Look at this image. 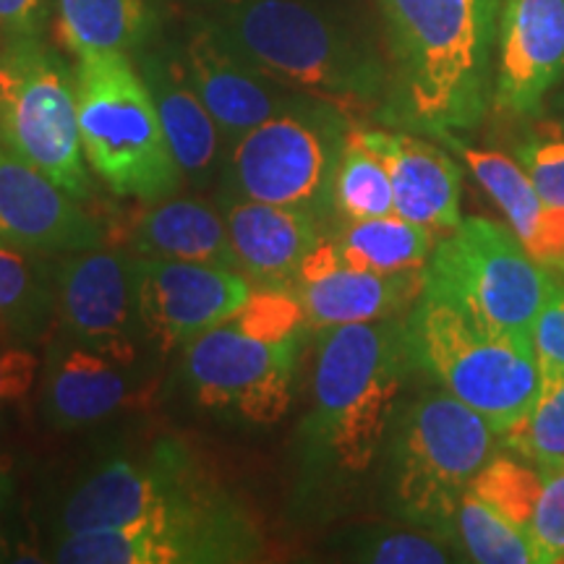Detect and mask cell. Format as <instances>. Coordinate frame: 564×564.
Returning a JSON list of instances; mask_svg holds the SVG:
<instances>
[{
    "instance_id": "7a4b0ae2",
    "label": "cell",
    "mask_w": 564,
    "mask_h": 564,
    "mask_svg": "<svg viewBox=\"0 0 564 564\" xmlns=\"http://www.w3.org/2000/svg\"><path fill=\"white\" fill-rule=\"evenodd\" d=\"M392 74L387 112L440 137L468 131L489 108L499 0H379Z\"/></svg>"
},
{
    "instance_id": "52a82bcc",
    "label": "cell",
    "mask_w": 564,
    "mask_h": 564,
    "mask_svg": "<svg viewBox=\"0 0 564 564\" xmlns=\"http://www.w3.org/2000/svg\"><path fill=\"white\" fill-rule=\"evenodd\" d=\"M350 131V116L303 95L230 144L223 178L228 196L324 217L333 212V183Z\"/></svg>"
},
{
    "instance_id": "4fadbf2b",
    "label": "cell",
    "mask_w": 564,
    "mask_h": 564,
    "mask_svg": "<svg viewBox=\"0 0 564 564\" xmlns=\"http://www.w3.org/2000/svg\"><path fill=\"white\" fill-rule=\"evenodd\" d=\"M53 327L68 340L139 361L147 333L133 253L100 246L53 257Z\"/></svg>"
},
{
    "instance_id": "d6986e66",
    "label": "cell",
    "mask_w": 564,
    "mask_h": 564,
    "mask_svg": "<svg viewBox=\"0 0 564 564\" xmlns=\"http://www.w3.org/2000/svg\"><path fill=\"white\" fill-rule=\"evenodd\" d=\"M183 63L228 144L303 97L251 66L207 19L188 37Z\"/></svg>"
},
{
    "instance_id": "74e56055",
    "label": "cell",
    "mask_w": 564,
    "mask_h": 564,
    "mask_svg": "<svg viewBox=\"0 0 564 564\" xmlns=\"http://www.w3.org/2000/svg\"><path fill=\"white\" fill-rule=\"evenodd\" d=\"M13 494V474H11V460L0 455V507H6L9 497Z\"/></svg>"
},
{
    "instance_id": "1f68e13d",
    "label": "cell",
    "mask_w": 564,
    "mask_h": 564,
    "mask_svg": "<svg viewBox=\"0 0 564 564\" xmlns=\"http://www.w3.org/2000/svg\"><path fill=\"white\" fill-rule=\"evenodd\" d=\"M541 489H544V468L507 449L494 455L470 484V491L523 533L531 528Z\"/></svg>"
},
{
    "instance_id": "2e32d148",
    "label": "cell",
    "mask_w": 564,
    "mask_h": 564,
    "mask_svg": "<svg viewBox=\"0 0 564 564\" xmlns=\"http://www.w3.org/2000/svg\"><path fill=\"white\" fill-rule=\"evenodd\" d=\"M0 243L40 257H58L100 249L105 232L82 209L79 199L0 147Z\"/></svg>"
},
{
    "instance_id": "d4e9b609",
    "label": "cell",
    "mask_w": 564,
    "mask_h": 564,
    "mask_svg": "<svg viewBox=\"0 0 564 564\" xmlns=\"http://www.w3.org/2000/svg\"><path fill=\"white\" fill-rule=\"evenodd\" d=\"M55 30L68 53H133L154 32L150 0H53Z\"/></svg>"
},
{
    "instance_id": "7402d4cb",
    "label": "cell",
    "mask_w": 564,
    "mask_h": 564,
    "mask_svg": "<svg viewBox=\"0 0 564 564\" xmlns=\"http://www.w3.org/2000/svg\"><path fill=\"white\" fill-rule=\"evenodd\" d=\"M436 139L463 160V165L468 167L486 196L497 204L510 230L535 262L564 278V209L552 207L535 192L520 162L510 154L465 144L453 131L440 133Z\"/></svg>"
},
{
    "instance_id": "ba28073f",
    "label": "cell",
    "mask_w": 564,
    "mask_h": 564,
    "mask_svg": "<svg viewBox=\"0 0 564 564\" xmlns=\"http://www.w3.org/2000/svg\"><path fill=\"white\" fill-rule=\"evenodd\" d=\"M0 147L45 173L74 199L89 196L76 74L42 37L0 42Z\"/></svg>"
},
{
    "instance_id": "8992f818",
    "label": "cell",
    "mask_w": 564,
    "mask_h": 564,
    "mask_svg": "<svg viewBox=\"0 0 564 564\" xmlns=\"http://www.w3.org/2000/svg\"><path fill=\"white\" fill-rule=\"evenodd\" d=\"M405 333L413 369L484 415L499 440L531 408L541 384L531 340L486 327L426 288L405 314Z\"/></svg>"
},
{
    "instance_id": "f1b7e54d",
    "label": "cell",
    "mask_w": 564,
    "mask_h": 564,
    "mask_svg": "<svg viewBox=\"0 0 564 564\" xmlns=\"http://www.w3.org/2000/svg\"><path fill=\"white\" fill-rule=\"evenodd\" d=\"M333 209L345 220L382 217L394 212V192L384 162L358 133L348 131L333 183Z\"/></svg>"
},
{
    "instance_id": "836d02e7",
    "label": "cell",
    "mask_w": 564,
    "mask_h": 564,
    "mask_svg": "<svg viewBox=\"0 0 564 564\" xmlns=\"http://www.w3.org/2000/svg\"><path fill=\"white\" fill-rule=\"evenodd\" d=\"M541 468H544V489L525 535L535 549L539 564H556L564 562V463L541 465Z\"/></svg>"
},
{
    "instance_id": "7c38bea8",
    "label": "cell",
    "mask_w": 564,
    "mask_h": 564,
    "mask_svg": "<svg viewBox=\"0 0 564 564\" xmlns=\"http://www.w3.org/2000/svg\"><path fill=\"white\" fill-rule=\"evenodd\" d=\"M223 489L186 444L160 440L147 455L116 457L76 486L63 505L55 535L144 523Z\"/></svg>"
},
{
    "instance_id": "5b68a950",
    "label": "cell",
    "mask_w": 564,
    "mask_h": 564,
    "mask_svg": "<svg viewBox=\"0 0 564 564\" xmlns=\"http://www.w3.org/2000/svg\"><path fill=\"white\" fill-rule=\"evenodd\" d=\"M76 105L89 171L116 196L160 202L178 192L175 162L158 105L129 53L76 58Z\"/></svg>"
},
{
    "instance_id": "ac0fdd59",
    "label": "cell",
    "mask_w": 564,
    "mask_h": 564,
    "mask_svg": "<svg viewBox=\"0 0 564 564\" xmlns=\"http://www.w3.org/2000/svg\"><path fill=\"white\" fill-rule=\"evenodd\" d=\"M137 369L139 361L55 333L42 361V419L55 432L95 426L129 403Z\"/></svg>"
},
{
    "instance_id": "9c48e42d",
    "label": "cell",
    "mask_w": 564,
    "mask_h": 564,
    "mask_svg": "<svg viewBox=\"0 0 564 564\" xmlns=\"http://www.w3.org/2000/svg\"><path fill=\"white\" fill-rule=\"evenodd\" d=\"M554 270L535 262L518 236L486 217H465L436 241L423 288L457 303L486 327L531 340L533 322L554 285Z\"/></svg>"
},
{
    "instance_id": "3957f363",
    "label": "cell",
    "mask_w": 564,
    "mask_h": 564,
    "mask_svg": "<svg viewBox=\"0 0 564 564\" xmlns=\"http://www.w3.org/2000/svg\"><path fill=\"white\" fill-rule=\"evenodd\" d=\"M209 24L251 66L352 118L387 95L379 55L316 0H212Z\"/></svg>"
},
{
    "instance_id": "30bf717a",
    "label": "cell",
    "mask_w": 564,
    "mask_h": 564,
    "mask_svg": "<svg viewBox=\"0 0 564 564\" xmlns=\"http://www.w3.org/2000/svg\"><path fill=\"white\" fill-rule=\"evenodd\" d=\"M262 531L238 497L183 505L112 531L55 535L51 562L58 564H243L262 560Z\"/></svg>"
},
{
    "instance_id": "cb8c5ba5",
    "label": "cell",
    "mask_w": 564,
    "mask_h": 564,
    "mask_svg": "<svg viewBox=\"0 0 564 564\" xmlns=\"http://www.w3.org/2000/svg\"><path fill=\"white\" fill-rule=\"evenodd\" d=\"M129 251L137 257L183 259L238 270L225 215L199 199L167 196L150 202L131 225Z\"/></svg>"
},
{
    "instance_id": "f35d334b",
    "label": "cell",
    "mask_w": 564,
    "mask_h": 564,
    "mask_svg": "<svg viewBox=\"0 0 564 564\" xmlns=\"http://www.w3.org/2000/svg\"><path fill=\"white\" fill-rule=\"evenodd\" d=\"M0 512H3V507H0ZM9 560H11V546H9V539H6L3 523H0V562H9Z\"/></svg>"
},
{
    "instance_id": "8d00e7d4",
    "label": "cell",
    "mask_w": 564,
    "mask_h": 564,
    "mask_svg": "<svg viewBox=\"0 0 564 564\" xmlns=\"http://www.w3.org/2000/svg\"><path fill=\"white\" fill-rule=\"evenodd\" d=\"M53 0H0V42L42 37Z\"/></svg>"
},
{
    "instance_id": "f546056e",
    "label": "cell",
    "mask_w": 564,
    "mask_h": 564,
    "mask_svg": "<svg viewBox=\"0 0 564 564\" xmlns=\"http://www.w3.org/2000/svg\"><path fill=\"white\" fill-rule=\"evenodd\" d=\"M345 556L369 564H447L465 562L444 535L419 525H361L345 531Z\"/></svg>"
},
{
    "instance_id": "e575fe53",
    "label": "cell",
    "mask_w": 564,
    "mask_h": 564,
    "mask_svg": "<svg viewBox=\"0 0 564 564\" xmlns=\"http://www.w3.org/2000/svg\"><path fill=\"white\" fill-rule=\"evenodd\" d=\"M40 366L30 343L0 340V419L32 392Z\"/></svg>"
},
{
    "instance_id": "ffe728a7",
    "label": "cell",
    "mask_w": 564,
    "mask_h": 564,
    "mask_svg": "<svg viewBox=\"0 0 564 564\" xmlns=\"http://www.w3.org/2000/svg\"><path fill=\"white\" fill-rule=\"evenodd\" d=\"M390 173L394 215L447 236L463 223V173L449 152L408 131L352 126Z\"/></svg>"
},
{
    "instance_id": "484cf974",
    "label": "cell",
    "mask_w": 564,
    "mask_h": 564,
    "mask_svg": "<svg viewBox=\"0 0 564 564\" xmlns=\"http://www.w3.org/2000/svg\"><path fill=\"white\" fill-rule=\"evenodd\" d=\"M333 241L348 264L398 274L426 267L436 246V232L392 212V215L364 217V220L340 217Z\"/></svg>"
},
{
    "instance_id": "d6a6232c",
    "label": "cell",
    "mask_w": 564,
    "mask_h": 564,
    "mask_svg": "<svg viewBox=\"0 0 564 564\" xmlns=\"http://www.w3.org/2000/svg\"><path fill=\"white\" fill-rule=\"evenodd\" d=\"M514 160L552 207L564 209V129L560 123H535L514 144Z\"/></svg>"
},
{
    "instance_id": "8fae6325",
    "label": "cell",
    "mask_w": 564,
    "mask_h": 564,
    "mask_svg": "<svg viewBox=\"0 0 564 564\" xmlns=\"http://www.w3.org/2000/svg\"><path fill=\"white\" fill-rule=\"evenodd\" d=\"M303 335L267 340L236 319L183 348L181 387L199 411L246 426H272L293 400Z\"/></svg>"
},
{
    "instance_id": "9a60e30c",
    "label": "cell",
    "mask_w": 564,
    "mask_h": 564,
    "mask_svg": "<svg viewBox=\"0 0 564 564\" xmlns=\"http://www.w3.org/2000/svg\"><path fill=\"white\" fill-rule=\"evenodd\" d=\"M423 291V270L382 274L345 262L333 238H319L303 259L293 293L316 333L343 324L379 322L411 312Z\"/></svg>"
},
{
    "instance_id": "44dd1931",
    "label": "cell",
    "mask_w": 564,
    "mask_h": 564,
    "mask_svg": "<svg viewBox=\"0 0 564 564\" xmlns=\"http://www.w3.org/2000/svg\"><path fill=\"white\" fill-rule=\"evenodd\" d=\"M225 223L238 272L253 288L293 291L303 259L322 238V220L312 212L238 196L225 204Z\"/></svg>"
},
{
    "instance_id": "e0dca14e",
    "label": "cell",
    "mask_w": 564,
    "mask_h": 564,
    "mask_svg": "<svg viewBox=\"0 0 564 564\" xmlns=\"http://www.w3.org/2000/svg\"><path fill=\"white\" fill-rule=\"evenodd\" d=\"M497 53L494 108L533 116L564 74V0H505Z\"/></svg>"
},
{
    "instance_id": "5bb4252c",
    "label": "cell",
    "mask_w": 564,
    "mask_h": 564,
    "mask_svg": "<svg viewBox=\"0 0 564 564\" xmlns=\"http://www.w3.org/2000/svg\"><path fill=\"white\" fill-rule=\"evenodd\" d=\"M137 301L147 340L162 350L186 348L246 306L253 285L228 267L137 257Z\"/></svg>"
},
{
    "instance_id": "4316f807",
    "label": "cell",
    "mask_w": 564,
    "mask_h": 564,
    "mask_svg": "<svg viewBox=\"0 0 564 564\" xmlns=\"http://www.w3.org/2000/svg\"><path fill=\"white\" fill-rule=\"evenodd\" d=\"M53 327V257L0 243V340L34 345Z\"/></svg>"
},
{
    "instance_id": "83f0119b",
    "label": "cell",
    "mask_w": 564,
    "mask_h": 564,
    "mask_svg": "<svg viewBox=\"0 0 564 564\" xmlns=\"http://www.w3.org/2000/svg\"><path fill=\"white\" fill-rule=\"evenodd\" d=\"M453 535L465 562L539 564L528 535L470 489L463 494L460 505H457Z\"/></svg>"
},
{
    "instance_id": "277c9868",
    "label": "cell",
    "mask_w": 564,
    "mask_h": 564,
    "mask_svg": "<svg viewBox=\"0 0 564 564\" xmlns=\"http://www.w3.org/2000/svg\"><path fill=\"white\" fill-rule=\"evenodd\" d=\"M499 447V432L474 408L442 387L421 392L394 415L384 444L387 510L455 544L457 505Z\"/></svg>"
},
{
    "instance_id": "603a6c76",
    "label": "cell",
    "mask_w": 564,
    "mask_h": 564,
    "mask_svg": "<svg viewBox=\"0 0 564 564\" xmlns=\"http://www.w3.org/2000/svg\"><path fill=\"white\" fill-rule=\"evenodd\" d=\"M139 70L158 105L162 131L181 175L194 186H207L215 175L225 173L223 141L228 139L194 89L183 55L141 53Z\"/></svg>"
},
{
    "instance_id": "6da1fadb",
    "label": "cell",
    "mask_w": 564,
    "mask_h": 564,
    "mask_svg": "<svg viewBox=\"0 0 564 564\" xmlns=\"http://www.w3.org/2000/svg\"><path fill=\"white\" fill-rule=\"evenodd\" d=\"M411 369L405 316L324 329L295 444L301 497H329L369 474Z\"/></svg>"
},
{
    "instance_id": "4dcf8cb0",
    "label": "cell",
    "mask_w": 564,
    "mask_h": 564,
    "mask_svg": "<svg viewBox=\"0 0 564 564\" xmlns=\"http://www.w3.org/2000/svg\"><path fill=\"white\" fill-rule=\"evenodd\" d=\"M539 369V392L502 434V449L541 465L564 463V369Z\"/></svg>"
},
{
    "instance_id": "d590c367",
    "label": "cell",
    "mask_w": 564,
    "mask_h": 564,
    "mask_svg": "<svg viewBox=\"0 0 564 564\" xmlns=\"http://www.w3.org/2000/svg\"><path fill=\"white\" fill-rule=\"evenodd\" d=\"M531 345L539 366L564 369V278L556 282L541 314L535 316Z\"/></svg>"
}]
</instances>
